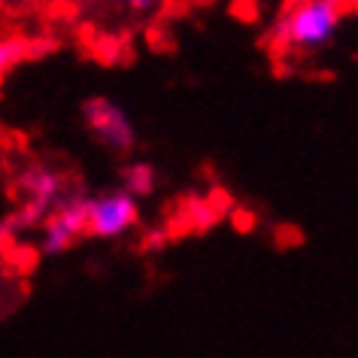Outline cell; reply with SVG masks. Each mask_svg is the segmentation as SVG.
Segmentation results:
<instances>
[{
  "label": "cell",
  "mask_w": 358,
  "mask_h": 358,
  "mask_svg": "<svg viewBox=\"0 0 358 358\" xmlns=\"http://www.w3.org/2000/svg\"><path fill=\"white\" fill-rule=\"evenodd\" d=\"M40 252L64 255L85 237V198L58 201V207L40 222Z\"/></svg>",
  "instance_id": "5"
},
{
  "label": "cell",
  "mask_w": 358,
  "mask_h": 358,
  "mask_svg": "<svg viewBox=\"0 0 358 358\" xmlns=\"http://www.w3.org/2000/svg\"><path fill=\"white\" fill-rule=\"evenodd\" d=\"M83 124L97 146L113 155H128L137 146V124L110 97H88L83 103Z\"/></svg>",
  "instance_id": "3"
},
{
  "label": "cell",
  "mask_w": 358,
  "mask_h": 358,
  "mask_svg": "<svg viewBox=\"0 0 358 358\" xmlns=\"http://www.w3.org/2000/svg\"><path fill=\"white\" fill-rule=\"evenodd\" d=\"M346 13L340 0H292L273 19L267 43L282 55H313L337 40Z\"/></svg>",
  "instance_id": "1"
},
{
  "label": "cell",
  "mask_w": 358,
  "mask_h": 358,
  "mask_svg": "<svg viewBox=\"0 0 358 358\" xmlns=\"http://www.w3.org/2000/svg\"><path fill=\"white\" fill-rule=\"evenodd\" d=\"M161 3H164V0H115V6L131 15H149V13H155Z\"/></svg>",
  "instance_id": "8"
},
{
  "label": "cell",
  "mask_w": 358,
  "mask_h": 358,
  "mask_svg": "<svg viewBox=\"0 0 358 358\" xmlns=\"http://www.w3.org/2000/svg\"><path fill=\"white\" fill-rule=\"evenodd\" d=\"M140 222V201L128 189H110L85 198V234L97 240H119Z\"/></svg>",
  "instance_id": "2"
},
{
  "label": "cell",
  "mask_w": 358,
  "mask_h": 358,
  "mask_svg": "<svg viewBox=\"0 0 358 358\" xmlns=\"http://www.w3.org/2000/svg\"><path fill=\"white\" fill-rule=\"evenodd\" d=\"M158 185V176H155V167L149 164V161H134V164L124 167V182L122 189H128L134 198H149L152 192H155Z\"/></svg>",
  "instance_id": "7"
},
{
  "label": "cell",
  "mask_w": 358,
  "mask_h": 358,
  "mask_svg": "<svg viewBox=\"0 0 358 358\" xmlns=\"http://www.w3.org/2000/svg\"><path fill=\"white\" fill-rule=\"evenodd\" d=\"M22 189L24 203L13 216V228H37L64 198V179L55 167H31L22 176Z\"/></svg>",
  "instance_id": "4"
},
{
  "label": "cell",
  "mask_w": 358,
  "mask_h": 358,
  "mask_svg": "<svg viewBox=\"0 0 358 358\" xmlns=\"http://www.w3.org/2000/svg\"><path fill=\"white\" fill-rule=\"evenodd\" d=\"M340 3H343L346 10H355V3H358V0H340Z\"/></svg>",
  "instance_id": "9"
},
{
  "label": "cell",
  "mask_w": 358,
  "mask_h": 358,
  "mask_svg": "<svg viewBox=\"0 0 358 358\" xmlns=\"http://www.w3.org/2000/svg\"><path fill=\"white\" fill-rule=\"evenodd\" d=\"M40 49H46V46L34 43L31 37H22V34H6V37H0V83H3L13 70H19L24 61L40 55Z\"/></svg>",
  "instance_id": "6"
}]
</instances>
